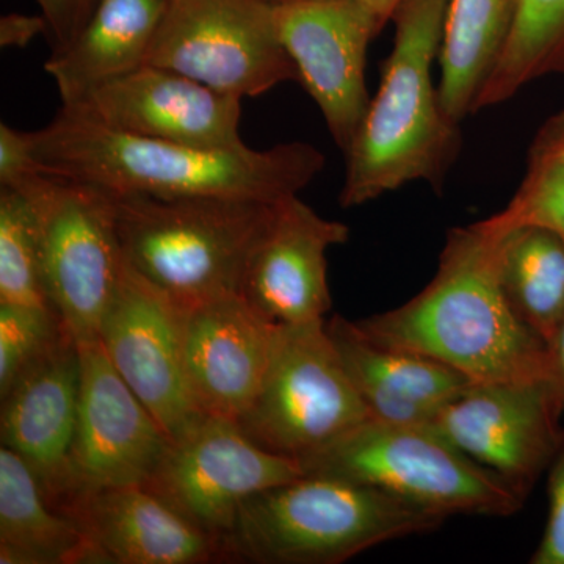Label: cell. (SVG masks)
I'll use <instances>...</instances> for the list:
<instances>
[{
  "mask_svg": "<svg viewBox=\"0 0 564 564\" xmlns=\"http://www.w3.org/2000/svg\"><path fill=\"white\" fill-rule=\"evenodd\" d=\"M359 2L369 10L380 29H383L389 21H392L393 13L403 0H359Z\"/></svg>",
  "mask_w": 564,
  "mask_h": 564,
  "instance_id": "e575fe53",
  "label": "cell"
},
{
  "mask_svg": "<svg viewBox=\"0 0 564 564\" xmlns=\"http://www.w3.org/2000/svg\"><path fill=\"white\" fill-rule=\"evenodd\" d=\"M63 514L84 534L90 563L225 562L221 540L193 524L147 485L93 489L80 494Z\"/></svg>",
  "mask_w": 564,
  "mask_h": 564,
  "instance_id": "d6986e66",
  "label": "cell"
},
{
  "mask_svg": "<svg viewBox=\"0 0 564 564\" xmlns=\"http://www.w3.org/2000/svg\"><path fill=\"white\" fill-rule=\"evenodd\" d=\"M62 328L54 313L0 304V397Z\"/></svg>",
  "mask_w": 564,
  "mask_h": 564,
  "instance_id": "83f0119b",
  "label": "cell"
},
{
  "mask_svg": "<svg viewBox=\"0 0 564 564\" xmlns=\"http://www.w3.org/2000/svg\"><path fill=\"white\" fill-rule=\"evenodd\" d=\"M486 220L499 231L516 226H543L564 239V161L529 166L510 203Z\"/></svg>",
  "mask_w": 564,
  "mask_h": 564,
  "instance_id": "4316f807",
  "label": "cell"
},
{
  "mask_svg": "<svg viewBox=\"0 0 564 564\" xmlns=\"http://www.w3.org/2000/svg\"><path fill=\"white\" fill-rule=\"evenodd\" d=\"M110 196L126 262L185 311L240 295L248 262L276 204Z\"/></svg>",
  "mask_w": 564,
  "mask_h": 564,
  "instance_id": "5b68a950",
  "label": "cell"
},
{
  "mask_svg": "<svg viewBox=\"0 0 564 564\" xmlns=\"http://www.w3.org/2000/svg\"><path fill=\"white\" fill-rule=\"evenodd\" d=\"M500 240L488 220L452 229L430 284L395 310L356 321L359 332L444 364L473 383L549 377L547 344L505 295Z\"/></svg>",
  "mask_w": 564,
  "mask_h": 564,
  "instance_id": "7a4b0ae2",
  "label": "cell"
},
{
  "mask_svg": "<svg viewBox=\"0 0 564 564\" xmlns=\"http://www.w3.org/2000/svg\"><path fill=\"white\" fill-rule=\"evenodd\" d=\"M547 369L564 410V318L547 344Z\"/></svg>",
  "mask_w": 564,
  "mask_h": 564,
  "instance_id": "836d02e7",
  "label": "cell"
},
{
  "mask_svg": "<svg viewBox=\"0 0 564 564\" xmlns=\"http://www.w3.org/2000/svg\"><path fill=\"white\" fill-rule=\"evenodd\" d=\"M242 101L176 70L144 63L61 110L147 139L231 148L243 144Z\"/></svg>",
  "mask_w": 564,
  "mask_h": 564,
  "instance_id": "9a60e30c",
  "label": "cell"
},
{
  "mask_svg": "<svg viewBox=\"0 0 564 564\" xmlns=\"http://www.w3.org/2000/svg\"><path fill=\"white\" fill-rule=\"evenodd\" d=\"M280 328L242 295L185 311V370L203 414L232 422L242 417L261 389Z\"/></svg>",
  "mask_w": 564,
  "mask_h": 564,
  "instance_id": "ac0fdd59",
  "label": "cell"
},
{
  "mask_svg": "<svg viewBox=\"0 0 564 564\" xmlns=\"http://www.w3.org/2000/svg\"><path fill=\"white\" fill-rule=\"evenodd\" d=\"M0 399L2 445L29 464L47 502L63 514L76 497L69 456L80 399L77 340L62 328Z\"/></svg>",
  "mask_w": 564,
  "mask_h": 564,
  "instance_id": "2e32d148",
  "label": "cell"
},
{
  "mask_svg": "<svg viewBox=\"0 0 564 564\" xmlns=\"http://www.w3.org/2000/svg\"><path fill=\"white\" fill-rule=\"evenodd\" d=\"M41 173L32 155L31 133L0 124V185L20 191Z\"/></svg>",
  "mask_w": 564,
  "mask_h": 564,
  "instance_id": "f546056e",
  "label": "cell"
},
{
  "mask_svg": "<svg viewBox=\"0 0 564 564\" xmlns=\"http://www.w3.org/2000/svg\"><path fill=\"white\" fill-rule=\"evenodd\" d=\"M0 563H90L79 527L52 508L29 464L0 448Z\"/></svg>",
  "mask_w": 564,
  "mask_h": 564,
  "instance_id": "603a6c76",
  "label": "cell"
},
{
  "mask_svg": "<svg viewBox=\"0 0 564 564\" xmlns=\"http://www.w3.org/2000/svg\"><path fill=\"white\" fill-rule=\"evenodd\" d=\"M184 326L185 310L126 262L98 339L117 372L161 423L170 441L204 415L193 399L185 370Z\"/></svg>",
  "mask_w": 564,
  "mask_h": 564,
  "instance_id": "7c38bea8",
  "label": "cell"
},
{
  "mask_svg": "<svg viewBox=\"0 0 564 564\" xmlns=\"http://www.w3.org/2000/svg\"><path fill=\"white\" fill-rule=\"evenodd\" d=\"M445 521L372 486L303 475L240 507L225 560L339 564L389 541L436 532Z\"/></svg>",
  "mask_w": 564,
  "mask_h": 564,
  "instance_id": "277c9868",
  "label": "cell"
},
{
  "mask_svg": "<svg viewBox=\"0 0 564 564\" xmlns=\"http://www.w3.org/2000/svg\"><path fill=\"white\" fill-rule=\"evenodd\" d=\"M273 9L299 80L321 109L334 143L347 151L369 110L367 50L380 25L359 0H299Z\"/></svg>",
  "mask_w": 564,
  "mask_h": 564,
  "instance_id": "4fadbf2b",
  "label": "cell"
},
{
  "mask_svg": "<svg viewBox=\"0 0 564 564\" xmlns=\"http://www.w3.org/2000/svg\"><path fill=\"white\" fill-rule=\"evenodd\" d=\"M267 2L278 6V3L299 2V0H267Z\"/></svg>",
  "mask_w": 564,
  "mask_h": 564,
  "instance_id": "d590c367",
  "label": "cell"
},
{
  "mask_svg": "<svg viewBox=\"0 0 564 564\" xmlns=\"http://www.w3.org/2000/svg\"><path fill=\"white\" fill-rule=\"evenodd\" d=\"M348 239L347 225L322 217L299 195L281 199L252 251L240 295L278 325L322 321L332 310L326 252Z\"/></svg>",
  "mask_w": 564,
  "mask_h": 564,
  "instance_id": "e0dca14e",
  "label": "cell"
},
{
  "mask_svg": "<svg viewBox=\"0 0 564 564\" xmlns=\"http://www.w3.org/2000/svg\"><path fill=\"white\" fill-rule=\"evenodd\" d=\"M0 304L54 313L44 288L35 207L13 188L0 191Z\"/></svg>",
  "mask_w": 564,
  "mask_h": 564,
  "instance_id": "484cf974",
  "label": "cell"
},
{
  "mask_svg": "<svg viewBox=\"0 0 564 564\" xmlns=\"http://www.w3.org/2000/svg\"><path fill=\"white\" fill-rule=\"evenodd\" d=\"M18 192L35 207L52 310L77 344L98 339L126 269L110 193L46 173Z\"/></svg>",
  "mask_w": 564,
  "mask_h": 564,
  "instance_id": "52a82bcc",
  "label": "cell"
},
{
  "mask_svg": "<svg viewBox=\"0 0 564 564\" xmlns=\"http://www.w3.org/2000/svg\"><path fill=\"white\" fill-rule=\"evenodd\" d=\"M50 32L46 18L11 13L0 20V46L25 47L40 33Z\"/></svg>",
  "mask_w": 564,
  "mask_h": 564,
  "instance_id": "d6a6232c",
  "label": "cell"
},
{
  "mask_svg": "<svg viewBox=\"0 0 564 564\" xmlns=\"http://www.w3.org/2000/svg\"><path fill=\"white\" fill-rule=\"evenodd\" d=\"M50 25L54 51L65 50L79 35L98 0H36ZM52 51V52H54Z\"/></svg>",
  "mask_w": 564,
  "mask_h": 564,
  "instance_id": "4dcf8cb0",
  "label": "cell"
},
{
  "mask_svg": "<svg viewBox=\"0 0 564 564\" xmlns=\"http://www.w3.org/2000/svg\"><path fill=\"white\" fill-rule=\"evenodd\" d=\"M500 234L505 295L519 318L549 344L564 318V239L534 225Z\"/></svg>",
  "mask_w": 564,
  "mask_h": 564,
  "instance_id": "cb8c5ba5",
  "label": "cell"
},
{
  "mask_svg": "<svg viewBox=\"0 0 564 564\" xmlns=\"http://www.w3.org/2000/svg\"><path fill=\"white\" fill-rule=\"evenodd\" d=\"M564 74V0H521L513 35L477 102L500 106L541 77Z\"/></svg>",
  "mask_w": 564,
  "mask_h": 564,
  "instance_id": "d4e9b609",
  "label": "cell"
},
{
  "mask_svg": "<svg viewBox=\"0 0 564 564\" xmlns=\"http://www.w3.org/2000/svg\"><path fill=\"white\" fill-rule=\"evenodd\" d=\"M451 0H403L380 88L345 154L340 206L375 202L413 182L443 191L463 137L441 106L433 65L440 57Z\"/></svg>",
  "mask_w": 564,
  "mask_h": 564,
  "instance_id": "3957f363",
  "label": "cell"
},
{
  "mask_svg": "<svg viewBox=\"0 0 564 564\" xmlns=\"http://www.w3.org/2000/svg\"><path fill=\"white\" fill-rule=\"evenodd\" d=\"M369 419L322 318L281 325L261 389L236 423L267 451L300 459Z\"/></svg>",
  "mask_w": 564,
  "mask_h": 564,
  "instance_id": "ba28073f",
  "label": "cell"
},
{
  "mask_svg": "<svg viewBox=\"0 0 564 564\" xmlns=\"http://www.w3.org/2000/svg\"><path fill=\"white\" fill-rule=\"evenodd\" d=\"M29 133L41 173L118 195L278 203L299 195L325 169L323 152L304 141L261 151L245 143L192 147L113 131L62 110Z\"/></svg>",
  "mask_w": 564,
  "mask_h": 564,
  "instance_id": "6da1fadb",
  "label": "cell"
},
{
  "mask_svg": "<svg viewBox=\"0 0 564 564\" xmlns=\"http://www.w3.org/2000/svg\"><path fill=\"white\" fill-rule=\"evenodd\" d=\"M165 6L166 0H98L76 40L44 63L62 106L143 66Z\"/></svg>",
  "mask_w": 564,
  "mask_h": 564,
  "instance_id": "44dd1931",
  "label": "cell"
},
{
  "mask_svg": "<svg viewBox=\"0 0 564 564\" xmlns=\"http://www.w3.org/2000/svg\"><path fill=\"white\" fill-rule=\"evenodd\" d=\"M564 161V110L541 126L529 150V166Z\"/></svg>",
  "mask_w": 564,
  "mask_h": 564,
  "instance_id": "1f68e13d",
  "label": "cell"
},
{
  "mask_svg": "<svg viewBox=\"0 0 564 564\" xmlns=\"http://www.w3.org/2000/svg\"><path fill=\"white\" fill-rule=\"evenodd\" d=\"M329 337L370 417L429 425L441 408L473 381L444 364L367 339L355 322L336 315L326 322Z\"/></svg>",
  "mask_w": 564,
  "mask_h": 564,
  "instance_id": "ffe728a7",
  "label": "cell"
},
{
  "mask_svg": "<svg viewBox=\"0 0 564 564\" xmlns=\"http://www.w3.org/2000/svg\"><path fill=\"white\" fill-rule=\"evenodd\" d=\"M147 63L240 99L299 80L267 0H166Z\"/></svg>",
  "mask_w": 564,
  "mask_h": 564,
  "instance_id": "9c48e42d",
  "label": "cell"
},
{
  "mask_svg": "<svg viewBox=\"0 0 564 564\" xmlns=\"http://www.w3.org/2000/svg\"><path fill=\"white\" fill-rule=\"evenodd\" d=\"M303 475L299 459L267 451L236 422L204 414L170 443L147 486L225 549L250 497Z\"/></svg>",
  "mask_w": 564,
  "mask_h": 564,
  "instance_id": "30bf717a",
  "label": "cell"
},
{
  "mask_svg": "<svg viewBox=\"0 0 564 564\" xmlns=\"http://www.w3.org/2000/svg\"><path fill=\"white\" fill-rule=\"evenodd\" d=\"M564 410L551 378L473 383L432 425L474 462L529 496L564 441Z\"/></svg>",
  "mask_w": 564,
  "mask_h": 564,
  "instance_id": "8fae6325",
  "label": "cell"
},
{
  "mask_svg": "<svg viewBox=\"0 0 564 564\" xmlns=\"http://www.w3.org/2000/svg\"><path fill=\"white\" fill-rule=\"evenodd\" d=\"M521 0H451L445 17L437 85L441 106L462 124L477 102L513 35Z\"/></svg>",
  "mask_w": 564,
  "mask_h": 564,
  "instance_id": "7402d4cb",
  "label": "cell"
},
{
  "mask_svg": "<svg viewBox=\"0 0 564 564\" xmlns=\"http://www.w3.org/2000/svg\"><path fill=\"white\" fill-rule=\"evenodd\" d=\"M549 516L532 564H564V441L549 467Z\"/></svg>",
  "mask_w": 564,
  "mask_h": 564,
  "instance_id": "f1b7e54d",
  "label": "cell"
},
{
  "mask_svg": "<svg viewBox=\"0 0 564 564\" xmlns=\"http://www.w3.org/2000/svg\"><path fill=\"white\" fill-rule=\"evenodd\" d=\"M79 413L69 456L74 500L93 489L147 485L172 441L122 380L99 339L79 344Z\"/></svg>",
  "mask_w": 564,
  "mask_h": 564,
  "instance_id": "5bb4252c",
  "label": "cell"
},
{
  "mask_svg": "<svg viewBox=\"0 0 564 564\" xmlns=\"http://www.w3.org/2000/svg\"><path fill=\"white\" fill-rule=\"evenodd\" d=\"M304 475L372 486L429 513L508 518L527 496L448 443L432 425L370 417L299 459Z\"/></svg>",
  "mask_w": 564,
  "mask_h": 564,
  "instance_id": "8992f818",
  "label": "cell"
}]
</instances>
